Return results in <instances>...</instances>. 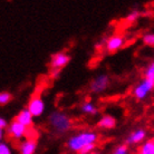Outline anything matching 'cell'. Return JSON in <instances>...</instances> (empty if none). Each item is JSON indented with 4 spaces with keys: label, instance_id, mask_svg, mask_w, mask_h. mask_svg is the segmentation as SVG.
Returning <instances> with one entry per match:
<instances>
[{
    "label": "cell",
    "instance_id": "4",
    "mask_svg": "<svg viewBox=\"0 0 154 154\" xmlns=\"http://www.w3.org/2000/svg\"><path fill=\"white\" fill-rule=\"evenodd\" d=\"M108 85H109V78L107 75L100 74L95 78H93V81L89 84V89H91V92L95 93V94H100L107 89Z\"/></svg>",
    "mask_w": 154,
    "mask_h": 154
},
{
    "label": "cell",
    "instance_id": "8",
    "mask_svg": "<svg viewBox=\"0 0 154 154\" xmlns=\"http://www.w3.org/2000/svg\"><path fill=\"white\" fill-rule=\"evenodd\" d=\"M124 45V38L122 36L119 35H115L112 36L106 40V49L108 51H117L119 49H121Z\"/></svg>",
    "mask_w": 154,
    "mask_h": 154
},
{
    "label": "cell",
    "instance_id": "9",
    "mask_svg": "<svg viewBox=\"0 0 154 154\" xmlns=\"http://www.w3.org/2000/svg\"><path fill=\"white\" fill-rule=\"evenodd\" d=\"M37 149V142L32 137H28L20 143L19 153L20 154H35Z\"/></svg>",
    "mask_w": 154,
    "mask_h": 154
},
{
    "label": "cell",
    "instance_id": "13",
    "mask_svg": "<svg viewBox=\"0 0 154 154\" xmlns=\"http://www.w3.org/2000/svg\"><path fill=\"white\" fill-rule=\"evenodd\" d=\"M137 154H154V139L144 142L140 146Z\"/></svg>",
    "mask_w": 154,
    "mask_h": 154
},
{
    "label": "cell",
    "instance_id": "15",
    "mask_svg": "<svg viewBox=\"0 0 154 154\" xmlns=\"http://www.w3.org/2000/svg\"><path fill=\"white\" fill-rule=\"evenodd\" d=\"M144 78L154 83V62H151L144 70Z\"/></svg>",
    "mask_w": 154,
    "mask_h": 154
},
{
    "label": "cell",
    "instance_id": "10",
    "mask_svg": "<svg viewBox=\"0 0 154 154\" xmlns=\"http://www.w3.org/2000/svg\"><path fill=\"white\" fill-rule=\"evenodd\" d=\"M146 137V132L143 128H139V130H135L131 133V134L127 136L126 143L130 145H134V144H140L142 143Z\"/></svg>",
    "mask_w": 154,
    "mask_h": 154
},
{
    "label": "cell",
    "instance_id": "18",
    "mask_svg": "<svg viewBox=\"0 0 154 154\" xmlns=\"http://www.w3.org/2000/svg\"><path fill=\"white\" fill-rule=\"evenodd\" d=\"M140 17V11L139 10H132L128 15L126 16V21L127 23H134V21H136V20L139 19Z\"/></svg>",
    "mask_w": 154,
    "mask_h": 154
},
{
    "label": "cell",
    "instance_id": "5",
    "mask_svg": "<svg viewBox=\"0 0 154 154\" xmlns=\"http://www.w3.org/2000/svg\"><path fill=\"white\" fill-rule=\"evenodd\" d=\"M28 131H29V128L27 126H25L17 121H14L12 123L9 124V126L7 128L8 135L14 140H20L25 136H27Z\"/></svg>",
    "mask_w": 154,
    "mask_h": 154
},
{
    "label": "cell",
    "instance_id": "21",
    "mask_svg": "<svg viewBox=\"0 0 154 154\" xmlns=\"http://www.w3.org/2000/svg\"><path fill=\"white\" fill-rule=\"evenodd\" d=\"M95 149H96V144H91V145H88V146L84 147L78 154H91L92 152H94Z\"/></svg>",
    "mask_w": 154,
    "mask_h": 154
},
{
    "label": "cell",
    "instance_id": "24",
    "mask_svg": "<svg viewBox=\"0 0 154 154\" xmlns=\"http://www.w3.org/2000/svg\"><path fill=\"white\" fill-rule=\"evenodd\" d=\"M91 154H100V152H96V151H94V152H92Z\"/></svg>",
    "mask_w": 154,
    "mask_h": 154
},
{
    "label": "cell",
    "instance_id": "6",
    "mask_svg": "<svg viewBox=\"0 0 154 154\" xmlns=\"http://www.w3.org/2000/svg\"><path fill=\"white\" fill-rule=\"evenodd\" d=\"M27 108L34 117H39L45 112V102L39 96L32 97L28 103Z\"/></svg>",
    "mask_w": 154,
    "mask_h": 154
},
{
    "label": "cell",
    "instance_id": "2",
    "mask_svg": "<svg viewBox=\"0 0 154 154\" xmlns=\"http://www.w3.org/2000/svg\"><path fill=\"white\" fill-rule=\"evenodd\" d=\"M49 124L51 128L56 131L57 133L64 134L66 132H68L72 127V119L67 114L63 112L55 111L49 115Z\"/></svg>",
    "mask_w": 154,
    "mask_h": 154
},
{
    "label": "cell",
    "instance_id": "20",
    "mask_svg": "<svg viewBox=\"0 0 154 154\" xmlns=\"http://www.w3.org/2000/svg\"><path fill=\"white\" fill-rule=\"evenodd\" d=\"M113 154H128V149H127V145H125V144L119 145V146L114 150Z\"/></svg>",
    "mask_w": 154,
    "mask_h": 154
},
{
    "label": "cell",
    "instance_id": "7",
    "mask_svg": "<svg viewBox=\"0 0 154 154\" xmlns=\"http://www.w3.org/2000/svg\"><path fill=\"white\" fill-rule=\"evenodd\" d=\"M70 58L69 56L65 53H57L51 57L50 60V66L51 69H62L63 67H65L69 63Z\"/></svg>",
    "mask_w": 154,
    "mask_h": 154
},
{
    "label": "cell",
    "instance_id": "3",
    "mask_svg": "<svg viewBox=\"0 0 154 154\" xmlns=\"http://www.w3.org/2000/svg\"><path fill=\"white\" fill-rule=\"evenodd\" d=\"M154 88V83L149 81L146 78H143L142 81L140 82L139 84L133 88V96L139 100H145L149 94L152 92V89Z\"/></svg>",
    "mask_w": 154,
    "mask_h": 154
},
{
    "label": "cell",
    "instance_id": "17",
    "mask_svg": "<svg viewBox=\"0 0 154 154\" xmlns=\"http://www.w3.org/2000/svg\"><path fill=\"white\" fill-rule=\"evenodd\" d=\"M11 100V94L8 92H1L0 93V104L6 105Z\"/></svg>",
    "mask_w": 154,
    "mask_h": 154
},
{
    "label": "cell",
    "instance_id": "16",
    "mask_svg": "<svg viewBox=\"0 0 154 154\" xmlns=\"http://www.w3.org/2000/svg\"><path fill=\"white\" fill-rule=\"evenodd\" d=\"M142 42L146 46L154 47V34L153 32H147L142 37Z\"/></svg>",
    "mask_w": 154,
    "mask_h": 154
},
{
    "label": "cell",
    "instance_id": "22",
    "mask_svg": "<svg viewBox=\"0 0 154 154\" xmlns=\"http://www.w3.org/2000/svg\"><path fill=\"white\" fill-rule=\"evenodd\" d=\"M9 124H8L7 119H4V117H0V130H5V128H8Z\"/></svg>",
    "mask_w": 154,
    "mask_h": 154
},
{
    "label": "cell",
    "instance_id": "14",
    "mask_svg": "<svg viewBox=\"0 0 154 154\" xmlns=\"http://www.w3.org/2000/svg\"><path fill=\"white\" fill-rule=\"evenodd\" d=\"M81 109L84 114H87V115H96L98 112L96 106L91 102H85L84 104L82 105Z\"/></svg>",
    "mask_w": 154,
    "mask_h": 154
},
{
    "label": "cell",
    "instance_id": "1",
    "mask_svg": "<svg viewBox=\"0 0 154 154\" xmlns=\"http://www.w3.org/2000/svg\"><path fill=\"white\" fill-rule=\"evenodd\" d=\"M97 140V133L93 131H83L70 136L67 141V147L69 151L78 154L84 147L88 146L91 144H96Z\"/></svg>",
    "mask_w": 154,
    "mask_h": 154
},
{
    "label": "cell",
    "instance_id": "11",
    "mask_svg": "<svg viewBox=\"0 0 154 154\" xmlns=\"http://www.w3.org/2000/svg\"><path fill=\"white\" fill-rule=\"evenodd\" d=\"M15 121L21 123L23 125H25V126L30 127V126H32V123H34V116H32V114L28 111V108H23V109H21V111L18 113V115L16 116Z\"/></svg>",
    "mask_w": 154,
    "mask_h": 154
},
{
    "label": "cell",
    "instance_id": "19",
    "mask_svg": "<svg viewBox=\"0 0 154 154\" xmlns=\"http://www.w3.org/2000/svg\"><path fill=\"white\" fill-rule=\"evenodd\" d=\"M0 154H12V150L7 142L0 143Z\"/></svg>",
    "mask_w": 154,
    "mask_h": 154
},
{
    "label": "cell",
    "instance_id": "12",
    "mask_svg": "<svg viewBox=\"0 0 154 154\" xmlns=\"http://www.w3.org/2000/svg\"><path fill=\"white\" fill-rule=\"evenodd\" d=\"M116 125V119L114 116L112 115H103L98 119V122H97V126L102 128V130H112L114 128Z\"/></svg>",
    "mask_w": 154,
    "mask_h": 154
},
{
    "label": "cell",
    "instance_id": "23",
    "mask_svg": "<svg viewBox=\"0 0 154 154\" xmlns=\"http://www.w3.org/2000/svg\"><path fill=\"white\" fill-rule=\"evenodd\" d=\"M59 74H60V69H51V72H50V77L56 78V77L59 76Z\"/></svg>",
    "mask_w": 154,
    "mask_h": 154
}]
</instances>
